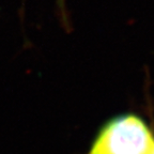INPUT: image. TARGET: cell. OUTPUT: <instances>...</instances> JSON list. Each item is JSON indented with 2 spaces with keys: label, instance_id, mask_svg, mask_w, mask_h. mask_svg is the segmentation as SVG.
I'll list each match as a JSON object with an SVG mask.
<instances>
[{
  "label": "cell",
  "instance_id": "cell-1",
  "mask_svg": "<svg viewBox=\"0 0 154 154\" xmlns=\"http://www.w3.org/2000/svg\"><path fill=\"white\" fill-rule=\"evenodd\" d=\"M154 135L135 113L109 119L96 134L88 154H153Z\"/></svg>",
  "mask_w": 154,
  "mask_h": 154
},
{
  "label": "cell",
  "instance_id": "cell-2",
  "mask_svg": "<svg viewBox=\"0 0 154 154\" xmlns=\"http://www.w3.org/2000/svg\"><path fill=\"white\" fill-rule=\"evenodd\" d=\"M59 2L61 3V8H62V10H63V2H64V0H59Z\"/></svg>",
  "mask_w": 154,
  "mask_h": 154
},
{
  "label": "cell",
  "instance_id": "cell-3",
  "mask_svg": "<svg viewBox=\"0 0 154 154\" xmlns=\"http://www.w3.org/2000/svg\"><path fill=\"white\" fill-rule=\"evenodd\" d=\"M153 154H154V153H153Z\"/></svg>",
  "mask_w": 154,
  "mask_h": 154
}]
</instances>
